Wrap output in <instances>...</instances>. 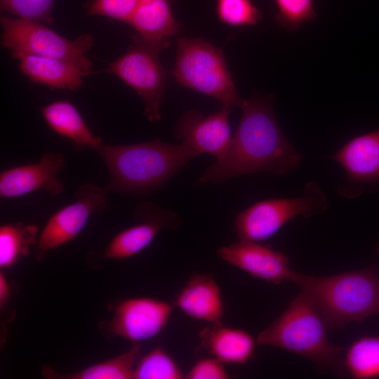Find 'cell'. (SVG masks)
Segmentation results:
<instances>
[{"label": "cell", "mask_w": 379, "mask_h": 379, "mask_svg": "<svg viewBox=\"0 0 379 379\" xmlns=\"http://www.w3.org/2000/svg\"><path fill=\"white\" fill-rule=\"evenodd\" d=\"M327 201L315 184H309L304 194L293 198L261 201L239 213L234 220L240 240L259 242L273 236L291 219L324 211Z\"/></svg>", "instance_id": "obj_7"}, {"label": "cell", "mask_w": 379, "mask_h": 379, "mask_svg": "<svg viewBox=\"0 0 379 379\" xmlns=\"http://www.w3.org/2000/svg\"><path fill=\"white\" fill-rule=\"evenodd\" d=\"M2 10L19 18L51 24L54 0H0Z\"/></svg>", "instance_id": "obj_27"}, {"label": "cell", "mask_w": 379, "mask_h": 379, "mask_svg": "<svg viewBox=\"0 0 379 379\" xmlns=\"http://www.w3.org/2000/svg\"><path fill=\"white\" fill-rule=\"evenodd\" d=\"M172 74L182 86L215 98L222 106L239 107L242 102L222 48L203 39H178Z\"/></svg>", "instance_id": "obj_5"}, {"label": "cell", "mask_w": 379, "mask_h": 379, "mask_svg": "<svg viewBox=\"0 0 379 379\" xmlns=\"http://www.w3.org/2000/svg\"><path fill=\"white\" fill-rule=\"evenodd\" d=\"M187 379H227L230 378L224 363L218 359L206 358L197 361L185 375Z\"/></svg>", "instance_id": "obj_29"}, {"label": "cell", "mask_w": 379, "mask_h": 379, "mask_svg": "<svg viewBox=\"0 0 379 379\" xmlns=\"http://www.w3.org/2000/svg\"><path fill=\"white\" fill-rule=\"evenodd\" d=\"M38 227L34 225L13 222L0 227V267L13 266L26 256L38 241Z\"/></svg>", "instance_id": "obj_22"}, {"label": "cell", "mask_w": 379, "mask_h": 379, "mask_svg": "<svg viewBox=\"0 0 379 379\" xmlns=\"http://www.w3.org/2000/svg\"><path fill=\"white\" fill-rule=\"evenodd\" d=\"M378 252H379V246H378Z\"/></svg>", "instance_id": "obj_31"}, {"label": "cell", "mask_w": 379, "mask_h": 379, "mask_svg": "<svg viewBox=\"0 0 379 379\" xmlns=\"http://www.w3.org/2000/svg\"><path fill=\"white\" fill-rule=\"evenodd\" d=\"M219 20L232 27H241L257 25L262 13L252 0H214Z\"/></svg>", "instance_id": "obj_25"}, {"label": "cell", "mask_w": 379, "mask_h": 379, "mask_svg": "<svg viewBox=\"0 0 379 379\" xmlns=\"http://www.w3.org/2000/svg\"><path fill=\"white\" fill-rule=\"evenodd\" d=\"M173 1L140 0L128 22L137 32L134 37L160 51L166 48L181 27L172 12Z\"/></svg>", "instance_id": "obj_15"}, {"label": "cell", "mask_w": 379, "mask_h": 379, "mask_svg": "<svg viewBox=\"0 0 379 379\" xmlns=\"http://www.w3.org/2000/svg\"><path fill=\"white\" fill-rule=\"evenodd\" d=\"M319 310L302 291L256 338L258 345L281 348L300 355L322 368L342 371L343 349L331 344Z\"/></svg>", "instance_id": "obj_4"}, {"label": "cell", "mask_w": 379, "mask_h": 379, "mask_svg": "<svg viewBox=\"0 0 379 379\" xmlns=\"http://www.w3.org/2000/svg\"><path fill=\"white\" fill-rule=\"evenodd\" d=\"M172 311V305L161 300L147 297L126 299L116 307L108 328L116 336L138 343L159 334Z\"/></svg>", "instance_id": "obj_10"}, {"label": "cell", "mask_w": 379, "mask_h": 379, "mask_svg": "<svg viewBox=\"0 0 379 379\" xmlns=\"http://www.w3.org/2000/svg\"><path fill=\"white\" fill-rule=\"evenodd\" d=\"M275 3L278 10L275 20L288 32H295L305 22L317 18L314 0H275Z\"/></svg>", "instance_id": "obj_26"}, {"label": "cell", "mask_w": 379, "mask_h": 379, "mask_svg": "<svg viewBox=\"0 0 379 379\" xmlns=\"http://www.w3.org/2000/svg\"><path fill=\"white\" fill-rule=\"evenodd\" d=\"M200 347L224 364L244 365L254 354L256 340L240 328L211 324L199 333Z\"/></svg>", "instance_id": "obj_17"}, {"label": "cell", "mask_w": 379, "mask_h": 379, "mask_svg": "<svg viewBox=\"0 0 379 379\" xmlns=\"http://www.w3.org/2000/svg\"><path fill=\"white\" fill-rule=\"evenodd\" d=\"M1 42L13 58L21 54L58 58L74 62L91 73L93 63L86 56L93 39L85 34L69 40L41 22L1 15Z\"/></svg>", "instance_id": "obj_6"}, {"label": "cell", "mask_w": 379, "mask_h": 379, "mask_svg": "<svg viewBox=\"0 0 379 379\" xmlns=\"http://www.w3.org/2000/svg\"><path fill=\"white\" fill-rule=\"evenodd\" d=\"M185 378L175 361L162 348L156 347L140 360L134 369L133 379Z\"/></svg>", "instance_id": "obj_24"}, {"label": "cell", "mask_w": 379, "mask_h": 379, "mask_svg": "<svg viewBox=\"0 0 379 379\" xmlns=\"http://www.w3.org/2000/svg\"><path fill=\"white\" fill-rule=\"evenodd\" d=\"M291 281L314 303L327 328L379 314V279L373 266L331 276L294 271Z\"/></svg>", "instance_id": "obj_3"}, {"label": "cell", "mask_w": 379, "mask_h": 379, "mask_svg": "<svg viewBox=\"0 0 379 379\" xmlns=\"http://www.w3.org/2000/svg\"><path fill=\"white\" fill-rule=\"evenodd\" d=\"M239 107L241 118L228 149L196 183L219 184L259 172L282 175L298 166L301 155L284 136L270 99L242 100Z\"/></svg>", "instance_id": "obj_1"}, {"label": "cell", "mask_w": 379, "mask_h": 379, "mask_svg": "<svg viewBox=\"0 0 379 379\" xmlns=\"http://www.w3.org/2000/svg\"><path fill=\"white\" fill-rule=\"evenodd\" d=\"M346 371L354 378L379 376V337L366 336L354 341L343 359Z\"/></svg>", "instance_id": "obj_23"}, {"label": "cell", "mask_w": 379, "mask_h": 379, "mask_svg": "<svg viewBox=\"0 0 379 379\" xmlns=\"http://www.w3.org/2000/svg\"><path fill=\"white\" fill-rule=\"evenodd\" d=\"M106 192L93 183H86L75 192V201L56 211L49 218L36 244V257L70 241L84 229L89 218L106 207Z\"/></svg>", "instance_id": "obj_9"}, {"label": "cell", "mask_w": 379, "mask_h": 379, "mask_svg": "<svg viewBox=\"0 0 379 379\" xmlns=\"http://www.w3.org/2000/svg\"><path fill=\"white\" fill-rule=\"evenodd\" d=\"M139 2L140 0H93L88 13L128 22Z\"/></svg>", "instance_id": "obj_28"}, {"label": "cell", "mask_w": 379, "mask_h": 379, "mask_svg": "<svg viewBox=\"0 0 379 379\" xmlns=\"http://www.w3.org/2000/svg\"><path fill=\"white\" fill-rule=\"evenodd\" d=\"M109 182L105 192L146 194L159 190L197 154L183 142L155 138L130 145H103L95 150Z\"/></svg>", "instance_id": "obj_2"}, {"label": "cell", "mask_w": 379, "mask_h": 379, "mask_svg": "<svg viewBox=\"0 0 379 379\" xmlns=\"http://www.w3.org/2000/svg\"><path fill=\"white\" fill-rule=\"evenodd\" d=\"M156 49L133 37V45L114 60L108 71L132 88L145 105L150 121H160L167 75Z\"/></svg>", "instance_id": "obj_8"}, {"label": "cell", "mask_w": 379, "mask_h": 379, "mask_svg": "<svg viewBox=\"0 0 379 379\" xmlns=\"http://www.w3.org/2000/svg\"><path fill=\"white\" fill-rule=\"evenodd\" d=\"M333 157L353 180L371 182L378 180L379 128L352 139Z\"/></svg>", "instance_id": "obj_19"}, {"label": "cell", "mask_w": 379, "mask_h": 379, "mask_svg": "<svg viewBox=\"0 0 379 379\" xmlns=\"http://www.w3.org/2000/svg\"><path fill=\"white\" fill-rule=\"evenodd\" d=\"M10 286L4 274L0 273V304L1 307L8 300L10 295Z\"/></svg>", "instance_id": "obj_30"}, {"label": "cell", "mask_w": 379, "mask_h": 379, "mask_svg": "<svg viewBox=\"0 0 379 379\" xmlns=\"http://www.w3.org/2000/svg\"><path fill=\"white\" fill-rule=\"evenodd\" d=\"M48 126L55 133L68 139L74 149H96L102 144L85 123L78 109L67 100L53 102L41 109Z\"/></svg>", "instance_id": "obj_20"}, {"label": "cell", "mask_w": 379, "mask_h": 379, "mask_svg": "<svg viewBox=\"0 0 379 379\" xmlns=\"http://www.w3.org/2000/svg\"><path fill=\"white\" fill-rule=\"evenodd\" d=\"M133 216L140 222L114 236L102 258L123 260L133 257L147 247L161 230L175 229L180 222L176 213L147 201L137 206Z\"/></svg>", "instance_id": "obj_12"}, {"label": "cell", "mask_w": 379, "mask_h": 379, "mask_svg": "<svg viewBox=\"0 0 379 379\" xmlns=\"http://www.w3.org/2000/svg\"><path fill=\"white\" fill-rule=\"evenodd\" d=\"M140 350V344L135 343L126 352L76 373L62 374L43 366L42 374L46 378L59 379H132Z\"/></svg>", "instance_id": "obj_21"}, {"label": "cell", "mask_w": 379, "mask_h": 379, "mask_svg": "<svg viewBox=\"0 0 379 379\" xmlns=\"http://www.w3.org/2000/svg\"><path fill=\"white\" fill-rule=\"evenodd\" d=\"M174 304L192 319L211 324H222L224 305L221 291L211 274L191 277L177 294Z\"/></svg>", "instance_id": "obj_16"}, {"label": "cell", "mask_w": 379, "mask_h": 379, "mask_svg": "<svg viewBox=\"0 0 379 379\" xmlns=\"http://www.w3.org/2000/svg\"><path fill=\"white\" fill-rule=\"evenodd\" d=\"M64 164L65 157L62 154L46 153L36 163L14 166L2 171L0 174V197L14 198L38 190H45L53 196L60 194L63 185L58 175Z\"/></svg>", "instance_id": "obj_14"}, {"label": "cell", "mask_w": 379, "mask_h": 379, "mask_svg": "<svg viewBox=\"0 0 379 379\" xmlns=\"http://www.w3.org/2000/svg\"><path fill=\"white\" fill-rule=\"evenodd\" d=\"M231 109L222 106L206 117L195 109L187 110L175 125V136L197 156L208 153L220 159L228 149L232 137L229 123Z\"/></svg>", "instance_id": "obj_11"}, {"label": "cell", "mask_w": 379, "mask_h": 379, "mask_svg": "<svg viewBox=\"0 0 379 379\" xmlns=\"http://www.w3.org/2000/svg\"><path fill=\"white\" fill-rule=\"evenodd\" d=\"M217 254L253 277L273 284L291 281L294 272L283 252L255 241L240 240L220 247Z\"/></svg>", "instance_id": "obj_13"}, {"label": "cell", "mask_w": 379, "mask_h": 379, "mask_svg": "<svg viewBox=\"0 0 379 379\" xmlns=\"http://www.w3.org/2000/svg\"><path fill=\"white\" fill-rule=\"evenodd\" d=\"M14 58L19 60L20 69L30 80L56 88L75 90L91 74L77 64L61 59L30 54Z\"/></svg>", "instance_id": "obj_18"}]
</instances>
